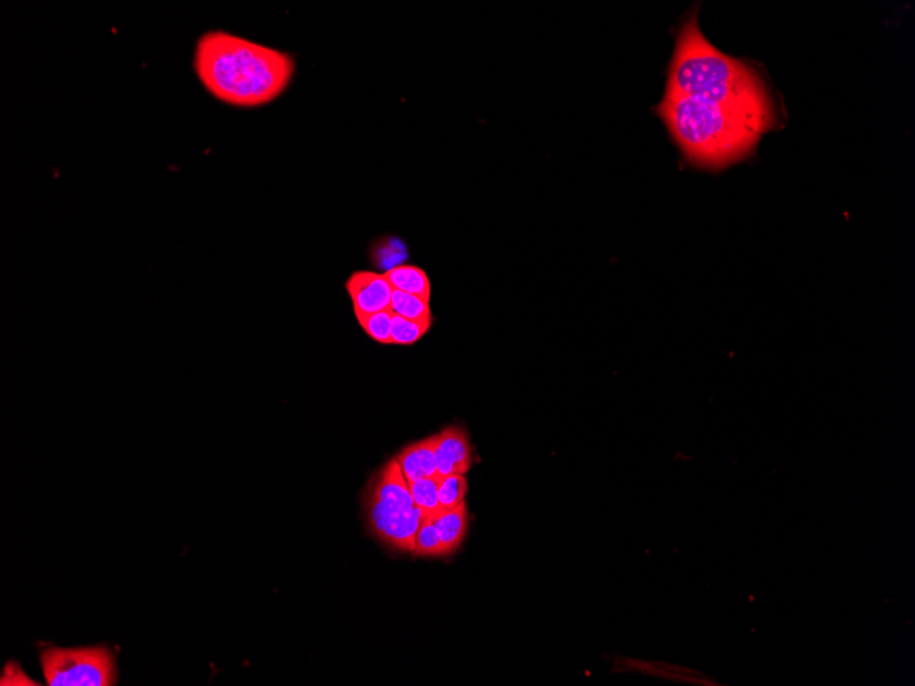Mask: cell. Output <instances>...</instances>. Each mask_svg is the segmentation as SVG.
<instances>
[{"mask_svg": "<svg viewBox=\"0 0 915 686\" xmlns=\"http://www.w3.org/2000/svg\"><path fill=\"white\" fill-rule=\"evenodd\" d=\"M433 524H435L440 540H442L444 555L451 554L462 544L466 530H468V508H466V503L459 504L453 510L443 511L436 518H433Z\"/></svg>", "mask_w": 915, "mask_h": 686, "instance_id": "obj_9", "label": "cell"}, {"mask_svg": "<svg viewBox=\"0 0 915 686\" xmlns=\"http://www.w3.org/2000/svg\"><path fill=\"white\" fill-rule=\"evenodd\" d=\"M391 310L394 311V314L407 318V320H433L429 300L406 294L398 289H394V294H392Z\"/></svg>", "mask_w": 915, "mask_h": 686, "instance_id": "obj_12", "label": "cell"}, {"mask_svg": "<svg viewBox=\"0 0 915 686\" xmlns=\"http://www.w3.org/2000/svg\"><path fill=\"white\" fill-rule=\"evenodd\" d=\"M472 456L468 435L462 429L451 426L437 435V476H465L472 467Z\"/></svg>", "mask_w": 915, "mask_h": 686, "instance_id": "obj_7", "label": "cell"}, {"mask_svg": "<svg viewBox=\"0 0 915 686\" xmlns=\"http://www.w3.org/2000/svg\"><path fill=\"white\" fill-rule=\"evenodd\" d=\"M466 492H468V481L463 474L440 477L437 496H439L440 507L443 511L453 510L465 502Z\"/></svg>", "mask_w": 915, "mask_h": 686, "instance_id": "obj_14", "label": "cell"}, {"mask_svg": "<svg viewBox=\"0 0 915 686\" xmlns=\"http://www.w3.org/2000/svg\"><path fill=\"white\" fill-rule=\"evenodd\" d=\"M413 554L417 556H443V545L433 519L422 518L414 540Z\"/></svg>", "mask_w": 915, "mask_h": 686, "instance_id": "obj_16", "label": "cell"}, {"mask_svg": "<svg viewBox=\"0 0 915 686\" xmlns=\"http://www.w3.org/2000/svg\"><path fill=\"white\" fill-rule=\"evenodd\" d=\"M40 659L50 686H111L117 682L116 659L107 647L48 648Z\"/></svg>", "mask_w": 915, "mask_h": 686, "instance_id": "obj_5", "label": "cell"}, {"mask_svg": "<svg viewBox=\"0 0 915 686\" xmlns=\"http://www.w3.org/2000/svg\"><path fill=\"white\" fill-rule=\"evenodd\" d=\"M437 435L411 444L396 456L407 482L437 476Z\"/></svg>", "mask_w": 915, "mask_h": 686, "instance_id": "obj_8", "label": "cell"}, {"mask_svg": "<svg viewBox=\"0 0 915 686\" xmlns=\"http://www.w3.org/2000/svg\"><path fill=\"white\" fill-rule=\"evenodd\" d=\"M346 288L357 318L391 310L394 288L384 273L359 270L348 278Z\"/></svg>", "mask_w": 915, "mask_h": 686, "instance_id": "obj_6", "label": "cell"}, {"mask_svg": "<svg viewBox=\"0 0 915 686\" xmlns=\"http://www.w3.org/2000/svg\"><path fill=\"white\" fill-rule=\"evenodd\" d=\"M387 280L390 281L392 288L406 294L420 296L425 300H431V281L424 270L411 265L394 266L384 273Z\"/></svg>", "mask_w": 915, "mask_h": 686, "instance_id": "obj_10", "label": "cell"}, {"mask_svg": "<svg viewBox=\"0 0 915 686\" xmlns=\"http://www.w3.org/2000/svg\"><path fill=\"white\" fill-rule=\"evenodd\" d=\"M194 68L200 84L214 98L225 105L254 109L287 91L296 66L291 54L277 48L211 31L196 42Z\"/></svg>", "mask_w": 915, "mask_h": 686, "instance_id": "obj_2", "label": "cell"}, {"mask_svg": "<svg viewBox=\"0 0 915 686\" xmlns=\"http://www.w3.org/2000/svg\"><path fill=\"white\" fill-rule=\"evenodd\" d=\"M363 506L370 532L381 543L394 550L413 552L424 515L411 498L409 482L396 458L370 482Z\"/></svg>", "mask_w": 915, "mask_h": 686, "instance_id": "obj_4", "label": "cell"}, {"mask_svg": "<svg viewBox=\"0 0 915 686\" xmlns=\"http://www.w3.org/2000/svg\"><path fill=\"white\" fill-rule=\"evenodd\" d=\"M657 111L685 158L700 168H725L739 161L765 133L743 114L691 96H665Z\"/></svg>", "mask_w": 915, "mask_h": 686, "instance_id": "obj_3", "label": "cell"}, {"mask_svg": "<svg viewBox=\"0 0 915 686\" xmlns=\"http://www.w3.org/2000/svg\"><path fill=\"white\" fill-rule=\"evenodd\" d=\"M433 320L414 321L394 314L391 325V340L396 346H411L426 335Z\"/></svg>", "mask_w": 915, "mask_h": 686, "instance_id": "obj_13", "label": "cell"}, {"mask_svg": "<svg viewBox=\"0 0 915 686\" xmlns=\"http://www.w3.org/2000/svg\"><path fill=\"white\" fill-rule=\"evenodd\" d=\"M665 96H691L728 107L765 132L776 124L772 100L758 74L707 42L696 16L684 22L677 36Z\"/></svg>", "mask_w": 915, "mask_h": 686, "instance_id": "obj_1", "label": "cell"}, {"mask_svg": "<svg viewBox=\"0 0 915 686\" xmlns=\"http://www.w3.org/2000/svg\"><path fill=\"white\" fill-rule=\"evenodd\" d=\"M392 317H394V311L385 310L379 311V313L363 315V317H358L357 321L370 339L380 344H392Z\"/></svg>", "mask_w": 915, "mask_h": 686, "instance_id": "obj_15", "label": "cell"}, {"mask_svg": "<svg viewBox=\"0 0 915 686\" xmlns=\"http://www.w3.org/2000/svg\"><path fill=\"white\" fill-rule=\"evenodd\" d=\"M439 480L440 476H435L409 482L411 498H413L414 503L426 518L433 519L443 513L439 503V496H437Z\"/></svg>", "mask_w": 915, "mask_h": 686, "instance_id": "obj_11", "label": "cell"}]
</instances>
